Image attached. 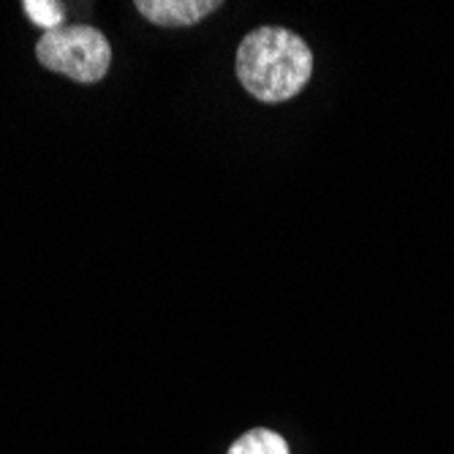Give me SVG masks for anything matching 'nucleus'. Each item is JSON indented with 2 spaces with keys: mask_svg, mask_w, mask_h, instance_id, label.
<instances>
[{
  "mask_svg": "<svg viewBox=\"0 0 454 454\" xmlns=\"http://www.w3.org/2000/svg\"><path fill=\"white\" fill-rule=\"evenodd\" d=\"M237 79L254 98L280 104L302 93L313 74L308 41L288 27H256L237 47Z\"/></svg>",
  "mask_w": 454,
  "mask_h": 454,
  "instance_id": "1",
  "label": "nucleus"
},
{
  "mask_svg": "<svg viewBox=\"0 0 454 454\" xmlns=\"http://www.w3.org/2000/svg\"><path fill=\"white\" fill-rule=\"evenodd\" d=\"M22 9H25V14H27L41 30H44V33L63 27L66 12H63L60 4H55V0H25Z\"/></svg>",
  "mask_w": 454,
  "mask_h": 454,
  "instance_id": "5",
  "label": "nucleus"
},
{
  "mask_svg": "<svg viewBox=\"0 0 454 454\" xmlns=\"http://www.w3.org/2000/svg\"><path fill=\"white\" fill-rule=\"evenodd\" d=\"M229 454H288V443L267 427H254L229 446Z\"/></svg>",
  "mask_w": 454,
  "mask_h": 454,
  "instance_id": "4",
  "label": "nucleus"
},
{
  "mask_svg": "<svg viewBox=\"0 0 454 454\" xmlns=\"http://www.w3.org/2000/svg\"><path fill=\"white\" fill-rule=\"evenodd\" d=\"M134 6L158 27H191L223 4L221 0H137Z\"/></svg>",
  "mask_w": 454,
  "mask_h": 454,
  "instance_id": "3",
  "label": "nucleus"
},
{
  "mask_svg": "<svg viewBox=\"0 0 454 454\" xmlns=\"http://www.w3.org/2000/svg\"><path fill=\"white\" fill-rule=\"evenodd\" d=\"M38 63L82 85L101 82L112 66V47L101 30L90 25H68L50 30L35 44Z\"/></svg>",
  "mask_w": 454,
  "mask_h": 454,
  "instance_id": "2",
  "label": "nucleus"
}]
</instances>
